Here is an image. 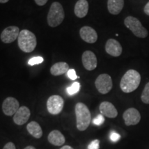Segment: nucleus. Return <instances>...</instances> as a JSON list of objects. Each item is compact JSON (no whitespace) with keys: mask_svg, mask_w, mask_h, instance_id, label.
Instances as JSON below:
<instances>
[{"mask_svg":"<svg viewBox=\"0 0 149 149\" xmlns=\"http://www.w3.org/2000/svg\"><path fill=\"white\" fill-rule=\"evenodd\" d=\"M141 82V75L137 70H128L120 81V88L124 93H129L138 88Z\"/></svg>","mask_w":149,"mask_h":149,"instance_id":"f257e3e1","label":"nucleus"},{"mask_svg":"<svg viewBox=\"0 0 149 149\" xmlns=\"http://www.w3.org/2000/svg\"><path fill=\"white\" fill-rule=\"evenodd\" d=\"M74 111L77 129L80 131L86 130L90 125L91 121V115L88 108L84 103L79 102L75 105Z\"/></svg>","mask_w":149,"mask_h":149,"instance_id":"f03ea898","label":"nucleus"},{"mask_svg":"<svg viewBox=\"0 0 149 149\" xmlns=\"http://www.w3.org/2000/svg\"><path fill=\"white\" fill-rule=\"evenodd\" d=\"M19 48L25 53H31L37 46V39L35 34L29 30H22L18 36Z\"/></svg>","mask_w":149,"mask_h":149,"instance_id":"7ed1b4c3","label":"nucleus"},{"mask_svg":"<svg viewBox=\"0 0 149 149\" xmlns=\"http://www.w3.org/2000/svg\"><path fill=\"white\" fill-rule=\"evenodd\" d=\"M64 17V10L61 3L57 1L52 3L47 16L48 25L53 28L57 27L62 23Z\"/></svg>","mask_w":149,"mask_h":149,"instance_id":"20e7f679","label":"nucleus"},{"mask_svg":"<svg viewBox=\"0 0 149 149\" xmlns=\"http://www.w3.org/2000/svg\"><path fill=\"white\" fill-rule=\"evenodd\" d=\"M124 24L136 37L139 38H146L148 36V31L143 26L138 19L128 16L124 19Z\"/></svg>","mask_w":149,"mask_h":149,"instance_id":"39448f33","label":"nucleus"},{"mask_svg":"<svg viewBox=\"0 0 149 149\" xmlns=\"http://www.w3.org/2000/svg\"><path fill=\"white\" fill-rule=\"evenodd\" d=\"M96 88L102 94H107L113 88V81L111 77L108 74H101L95 80Z\"/></svg>","mask_w":149,"mask_h":149,"instance_id":"423d86ee","label":"nucleus"},{"mask_svg":"<svg viewBox=\"0 0 149 149\" xmlns=\"http://www.w3.org/2000/svg\"><path fill=\"white\" fill-rule=\"evenodd\" d=\"M64 105V101L61 96L52 95L48 99L46 106L48 111L52 115H58L62 111Z\"/></svg>","mask_w":149,"mask_h":149,"instance_id":"0eeeda50","label":"nucleus"},{"mask_svg":"<svg viewBox=\"0 0 149 149\" xmlns=\"http://www.w3.org/2000/svg\"><path fill=\"white\" fill-rule=\"evenodd\" d=\"M19 109V103L15 98L8 97L3 101L2 104V111L7 116H12Z\"/></svg>","mask_w":149,"mask_h":149,"instance_id":"6e6552de","label":"nucleus"},{"mask_svg":"<svg viewBox=\"0 0 149 149\" xmlns=\"http://www.w3.org/2000/svg\"><path fill=\"white\" fill-rule=\"evenodd\" d=\"M19 33V29L15 26L6 28L1 33V40L6 44H10L18 38Z\"/></svg>","mask_w":149,"mask_h":149,"instance_id":"1a4fd4ad","label":"nucleus"},{"mask_svg":"<svg viewBox=\"0 0 149 149\" xmlns=\"http://www.w3.org/2000/svg\"><path fill=\"white\" fill-rule=\"evenodd\" d=\"M123 119L126 126L136 125L140 122L141 115L135 108H130L124 113Z\"/></svg>","mask_w":149,"mask_h":149,"instance_id":"9d476101","label":"nucleus"},{"mask_svg":"<svg viewBox=\"0 0 149 149\" xmlns=\"http://www.w3.org/2000/svg\"><path fill=\"white\" fill-rule=\"evenodd\" d=\"M81 60L84 68L88 70L95 69L97 66V59L96 55L91 51H86L83 53Z\"/></svg>","mask_w":149,"mask_h":149,"instance_id":"9b49d317","label":"nucleus"},{"mask_svg":"<svg viewBox=\"0 0 149 149\" xmlns=\"http://www.w3.org/2000/svg\"><path fill=\"white\" fill-rule=\"evenodd\" d=\"M31 116V111L26 107H21L16 112L13 116V121L17 125H23L29 120Z\"/></svg>","mask_w":149,"mask_h":149,"instance_id":"f8f14e48","label":"nucleus"},{"mask_svg":"<svg viewBox=\"0 0 149 149\" xmlns=\"http://www.w3.org/2000/svg\"><path fill=\"white\" fill-rule=\"evenodd\" d=\"M105 50L108 54L113 57H119L122 53V47L118 41L109 39L106 43Z\"/></svg>","mask_w":149,"mask_h":149,"instance_id":"ddd939ff","label":"nucleus"},{"mask_svg":"<svg viewBox=\"0 0 149 149\" xmlns=\"http://www.w3.org/2000/svg\"><path fill=\"white\" fill-rule=\"evenodd\" d=\"M79 35L81 38L84 42L89 43V44H93L96 42L97 40V34L93 28L90 26H83L80 29Z\"/></svg>","mask_w":149,"mask_h":149,"instance_id":"4468645a","label":"nucleus"},{"mask_svg":"<svg viewBox=\"0 0 149 149\" xmlns=\"http://www.w3.org/2000/svg\"><path fill=\"white\" fill-rule=\"evenodd\" d=\"M100 111L102 115L109 118H115L118 115L114 105L109 102H102L100 105Z\"/></svg>","mask_w":149,"mask_h":149,"instance_id":"2eb2a0df","label":"nucleus"},{"mask_svg":"<svg viewBox=\"0 0 149 149\" xmlns=\"http://www.w3.org/2000/svg\"><path fill=\"white\" fill-rule=\"evenodd\" d=\"M48 140L54 146H59L64 144L66 139H65L64 136L60 131L57 130H54L48 135Z\"/></svg>","mask_w":149,"mask_h":149,"instance_id":"dca6fc26","label":"nucleus"},{"mask_svg":"<svg viewBox=\"0 0 149 149\" xmlns=\"http://www.w3.org/2000/svg\"><path fill=\"white\" fill-rule=\"evenodd\" d=\"M88 12V3L86 0H79L75 3L74 13L79 18H83L86 16Z\"/></svg>","mask_w":149,"mask_h":149,"instance_id":"f3484780","label":"nucleus"},{"mask_svg":"<svg viewBox=\"0 0 149 149\" xmlns=\"http://www.w3.org/2000/svg\"><path fill=\"white\" fill-rule=\"evenodd\" d=\"M124 0H108V10L112 15H118L124 8Z\"/></svg>","mask_w":149,"mask_h":149,"instance_id":"a211bd4d","label":"nucleus"},{"mask_svg":"<svg viewBox=\"0 0 149 149\" xmlns=\"http://www.w3.org/2000/svg\"><path fill=\"white\" fill-rule=\"evenodd\" d=\"M69 70V66L68 64L66 62L56 63L53 64L51 68V73L52 75L59 76L61 74H64L68 71Z\"/></svg>","mask_w":149,"mask_h":149,"instance_id":"6ab92c4d","label":"nucleus"},{"mask_svg":"<svg viewBox=\"0 0 149 149\" xmlns=\"http://www.w3.org/2000/svg\"><path fill=\"white\" fill-rule=\"evenodd\" d=\"M28 132L31 134L33 137H34L35 138L40 139V137H42L43 132L42 129L41 128V126L38 123L36 122H31L28 124L26 126Z\"/></svg>","mask_w":149,"mask_h":149,"instance_id":"aec40b11","label":"nucleus"},{"mask_svg":"<svg viewBox=\"0 0 149 149\" xmlns=\"http://www.w3.org/2000/svg\"><path fill=\"white\" fill-rule=\"evenodd\" d=\"M80 89V84L79 82H74L70 86H68L66 88V92L69 95H73L79 92Z\"/></svg>","mask_w":149,"mask_h":149,"instance_id":"412c9836","label":"nucleus"},{"mask_svg":"<svg viewBox=\"0 0 149 149\" xmlns=\"http://www.w3.org/2000/svg\"><path fill=\"white\" fill-rule=\"evenodd\" d=\"M141 100L144 104H149V82L145 86L144 91L141 93Z\"/></svg>","mask_w":149,"mask_h":149,"instance_id":"4be33fe9","label":"nucleus"},{"mask_svg":"<svg viewBox=\"0 0 149 149\" xmlns=\"http://www.w3.org/2000/svg\"><path fill=\"white\" fill-rule=\"evenodd\" d=\"M44 61V58L42 57H34L31 58L28 61V64H29L30 66H34V65L41 64Z\"/></svg>","mask_w":149,"mask_h":149,"instance_id":"5701e85b","label":"nucleus"},{"mask_svg":"<svg viewBox=\"0 0 149 149\" xmlns=\"http://www.w3.org/2000/svg\"><path fill=\"white\" fill-rule=\"evenodd\" d=\"M104 121H105V119H104V115L102 114H100V115H98L97 116L95 117V118L93 119V124H94V125H96V126H100V125H102V124H104Z\"/></svg>","mask_w":149,"mask_h":149,"instance_id":"b1692460","label":"nucleus"},{"mask_svg":"<svg viewBox=\"0 0 149 149\" xmlns=\"http://www.w3.org/2000/svg\"><path fill=\"white\" fill-rule=\"evenodd\" d=\"M121 138V136L120 134L117 133L116 132H111V134H110V139H111V141L113 142H117L120 140Z\"/></svg>","mask_w":149,"mask_h":149,"instance_id":"393cba45","label":"nucleus"},{"mask_svg":"<svg viewBox=\"0 0 149 149\" xmlns=\"http://www.w3.org/2000/svg\"><path fill=\"white\" fill-rule=\"evenodd\" d=\"M100 148V140L95 139L91 141L88 146V149H99Z\"/></svg>","mask_w":149,"mask_h":149,"instance_id":"a878e982","label":"nucleus"},{"mask_svg":"<svg viewBox=\"0 0 149 149\" xmlns=\"http://www.w3.org/2000/svg\"><path fill=\"white\" fill-rule=\"evenodd\" d=\"M67 75H68V77L72 80H75L77 78H78L77 74H76L75 70L74 69L68 70V71L67 72Z\"/></svg>","mask_w":149,"mask_h":149,"instance_id":"bb28decb","label":"nucleus"},{"mask_svg":"<svg viewBox=\"0 0 149 149\" xmlns=\"http://www.w3.org/2000/svg\"><path fill=\"white\" fill-rule=\"evenodd\" d=\"M3 149H16L15 146L13 142H8L3 146Z\"/></svg>","mask_w":149,"mask_h":149,"instance_id":"cd10ccee","label":"nucleus"},{"mask_svg":"<svg viewBox=\"0 0 149 149\" xmlns=\"http://www.w3.org/2000/svg\"><path fill=\"white\" fill-rule=\"evenodd\" d=\"M35 1L38 6H44L47 3L48 0H35Z\"/></svg>","mask_w":149,"mask_h":149,"instance_id":"c85d7f7f","label":"nucleus"},{"mask_svg":"<svg viewBox=\"0 0 149 149\" xmlns=\"http://www.w3.org/2000/svg\"><path fill=\"white\" fill-rule=\"evenodd\" d=\"M144 12L145 14L149 16V1L146 3V6H144Z\"/></svg>","mask_w":149,"mask_h":149,"instance_id":"c756f323","label":"nucleus"},{"mask_svg":"<svg viewBox=\"0 0 149 149\" xmlns=\"http://www.w3.org/2000/svg\"><path fill=\"white\" fill-rule=\"evenodd\" d=\"M60 149H74V148H72L71 146H68V145H66V146H64L61 147V148Z\"/></svg>","mask_w":149,"mask_h":149,"instance_id":"7c9ffc66","label":"nucleus"},{"mask_svg":"<svg viewBox=\"0 0 149 149\" xmlns=\"http://www.w3.org/2000/svg\"><path fill=\"white\" fill-rule=\"evenodd\" d=\"M24 149H36V148H35L34 146H26L25 148H24Z\"/></svg>","mask_w":149,"mask_h":149,"instance_id":"2f4dec72","label":"nucleus"},{"mask_svg":"<svg viewBox=\"0 0 149 149\" xmlns=\"http://www.w3.org/2000/svg\"><path fill=\"white\" fill-rule=\"evenodd\" d=\"M9 0H0V3H6L8 2Z\"/></svg>","mask_w":149,"mask_h":149,"instance_id":"473e14b6","label":"nucleus"}]
</instances>
